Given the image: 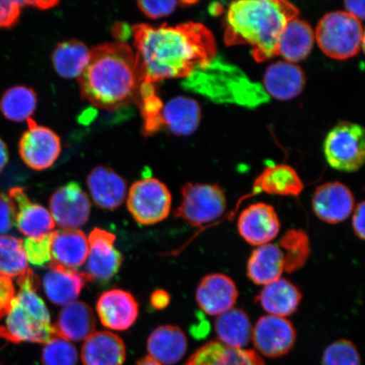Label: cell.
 Segmentation results:
<instances>
[{"label":"cell","mask_w":365,"mask_h":365,"mask_svg":"<svg viewBox=\"0 0 365 365\" xmlns=\"http://www.w3.org/2000/svg\"><path fill=\"white\" fill-rule=\"evenodd\" d=\"M137 66L145 83L185 79L216 58L215 38L202 23L132 27Z\"/></svg>","instance_id":"6da1fadb"},{"label":"cell","mask_w":365,"mask_h":365,"mask_svg":"<svg viewBox=\"0 0 365 365\" xmlns=\"http://www.w3.org/2000/svg\"><path fill=\"white\" fill-rule=\"evenodd\" d=\"M78 81L82 98L108 111L138 103L143 83L135 53L123 42L91 48L88 66Z\"/></svg>","instance_id":"7a4b0ae2"},{"label":"cell","mask_w":365,"mask_h":365,"mask_svg":"<svg viewBox=\"0 0 365 365\" xmlns=\"http://www.w3.org/2000/svg\"><path fill=\"white\" fill-rule=\"evenodd\" d=\"M299 9L284 0H240L230 4L225 18L227 46L250 45L255 61L277 56L278 43Z\"/></svg>","instance_id":"3957f363"},{"label":"cell","mask_w":365,"mask_h":365,"mask_svg":"<svg viewBox=\"0 0 365 365\" xmlns=\"http://www.w3.org/2000/svg\"><path fill=\"white\" fill-rule=\"evenodd\" d=\"M182 86L216 103H235L253 108L269 99L261 85L250 81L240 68L216 58L191 73Z\"/></svg>","instance_id":"277c9868"},{"label":"cell","mask_w":365,"mask_h":365,"mask_svg":"<svg viewBox=\"0 0 365 365\" xmlns=\"http://www.w3.org/2000/svg\"><path fill=\"white\" fill-rule=\"evenodd\" d=\"M20 292L16 294L4 327L6 340L13 344L23 341L45 344L56 336L48 309L36 294L38 277L27 269L17 280Z\"/></svg>","instance_id":"5b68a950"},{"label":"cell","mask_w":365,"mask_h":365,"mask_svg":"<svg viewBox=\"0 0 365 365\" xmlns=\"http://www.w3.org/2000/svg\"><path fill=\"white\" fill-rule=\"evenodd\" d=\"M314 38L322 51L336 61L353 58L364 48L361 22L345 11L324 16L314 31Z\"/></svg>","instance_id":"8992f818"},{"label":"cell","mask_w":365,"mask_h":365,"mask_svg":"<svg viewBox=\"0 0 365 365\" xmlns=\"http://www.w3.org/2000/svg\"><path fill=\"white\" fill-rule=\"evenodd\" d=\"M181 195L175 216L195 227L217 220L227 209L226 195L217 185L189 182L182 187Z\"/></svg>","instance_id":"52a82bcc"},{"label":"cell","mask_w":365,"mask_h":365,"mask_svg":"<svg viewBox=\"0 0 365 365\" xmlns=\"http://www.w3.org/2000/svg\"><path fill=\"white\" fill-rule=\"evenodd\" d=\"M324 153L336 170L354 173L361 168L365 158L364 130L351 122H341L328 133Z\"/></svg>","instance_id":"ba28073f"},{"label":"cell","mask_w":365,"mask_h":365,"mask_svg":"<svg viewBox=\"0 0 365 365\" xmlns=\"http://www.w3.org/2000/svg\"><path fill=\"white\" fill-rule=\"evenodd\" d=\"M172 195L161 181L147 178L134 182L127 199V207L140 225H156L170 215Z\"/></svg>","instance_id":"9c48e42d"},{"label":"cell","mask_w":365,"mask_h":365,"mask_svg":"<svg viewBox=\"0 0 365 365\" xmlns=\"http://www.w3.org/2000/svg\"><path fill=\"white\" fill-rule=\"evenodd\" d=\"M27 124L29 130L23 134L19 144L22 161L31 170H48L61 155V138L49 128L36 124L31 118Z\"/></svg>","instance_id":"30bf717a"},{"label":"cell","mask_w":365,"mask_h":365,"mask_svg":"<svg viewBox=\"0 0 365 365\" xmlns=\"http://www.w3.org/2000/svg\"><path fill=\"white\" fill-rule=\"evenodd\" d=\"M296 339V330L289 319L270 314L258 319L251 336L258 354L272 359L290 353Z\"/></svg>","instance_id":"8fae6325"},{"label":"cell","mask_w":365,"mask_h":365,"mask_svg":"<svg viewBox=\"0 0 365 365\" xmlns=\"http://www.w3.org/2000/svg\"><path fill=\"white\" fill-rule=\"evenodd\" d=\"M91 208L88 195L77 182L63 185L49 200V212L56 225L63 230H76L85 225Z\"/></svg>","instance_id":"7c38bea8"},{"label":"cell","mask_w":365,"mask_h":365,"mask_svg":"<svg viewBox=\"0 0 365 365\" xmlns=\"http://www.w3.org/2000/svg\"><path fill=\"white\" fill-rule=\"evenodd\" d=\"M237 228L242 239L258 247L270 244L277 238L281 222L272 205L258 202L250 205L241 212Z\"/></svg>","instance_id":"4fadbf2b"},{"label":"cell","mask_w":365,"mask_h":365,"mask_svg":"<svg viewBox=\"0 0 365 365\" xmlns=\"http://www.w3.org/2000/svg\"><path fill=\"white\" fill-rule=\"evenodd\" d=\"M89 252L86 272L91 281H108L122 266L123 257L114 242L116 236L110 232L95 227L88 237Z\"/></svg>","instance_id":"5bb4252c"},{"label":"cell","mask_w":365,"mask_h":365,"mask_svg":"<svg viewBox=\"0 0 365 365\" xmlns=\"http://www.w3.org/2000/svg\"><path fill=\"white\" fill-rule=\"evenodd\" d=\"M355 207L354 195L341 182H328L314 191L312 208L316 216L328 225H339L348 219Z\"/></svg>","instance_id":"9a60e30c"},{"label":"cell","mask_w":365,"mask_h":365,"mask_svg":"<svg viewBox=\"0 0 365 365\" xmlns=\"http://www.w3.org/2000/svg\"><path fill=\"white\" fill-rule=\"evenodd\" d=\"M238 298L235 281L222 273L208 274L196 289V303L208 316L218 317L235 308Z\"/></svg>","instance_id":"2e32d148"},{"label":"cell","mask_w":365,"mask_h":365,"mask_svg":"<svg viewBox=\"0 0 365 365\" xmlns=\"http://www.w3.org/2000/svg\"><path fill=\"white\" fill-rule=\"evenodd\" d=\"M16 209V222L27 239H41L54 231L56 222L48 210L31 202L24 189L15 187L9 192Z\"/></svg>","instance_id":"e0dca14e"},{"label":"cell","mask_w":365,"mask_h":365,"mask_svg":"<svg viewBox=\"0 0 365 365\" xmlns=\"http://www.w3.org/2000/svg\"><path fill=\"white\" fill-rule=\"evenodd\" d=\"M97 312L105 327L113 331H126L138 317L139 304L129 292L112 289L100 296Z\"/></svg>","instance_id":"ac0fdd59"},{"label":"cell","mask_w":365,"mask_h":365,"mask_svg":"<svg viewBox=\"0 0 365 365\" xmlns=\"http://www.w3.org/2000/svg\"><path fill=\"white\" fill-rule=\"evenodd\" d=\"M49 270L46 272L43 285L46 295L56 305H66L75 302L81 290L91 278L86 272L76 269L49 264Z\"/></svg>","instance_id":"d6986e66"},{"label":"cell","mask_w":365,"mask_h":365,"mask_svg":"<svg viewBox=\"0 0 365 365\" xmlns=\"http://www.w3.org/2000/svg\"><path fill=\"white\" fill-rule=\"evenodd\" d=\"M86 182L91 198L98 207L113 211L124 203L127 194L126 181L113 168L96 167L89 173Z\"/></svg>","instance_id":"ffe728a7"},{"label":"cell","mask_w":365,"mask_h":365,"mask_svg":"<svg viewBox=\"0 0 365 365\" xmlns=\"http://www.w3.org/2000/svg\"><path fill=\"white\" fill-rule=\"evenodd\" d=\"M305 75L294 63L280 61L272 63L264 72L263 88L266 93L279 101H289L302 93Z\"/></svg>","instance_id":"44dd1931"},{"label":"cell","mask_w":365,"mask_h":365,"mask_svg":"<svg viewBox=\"0 0 365 365\" xmlns=\"http://www.w3.org/2000/svg\"><path fill=\"white\" fill-rule=\"evenodd\" d=\"M303 294L298 287L285 278L264 286L255 301L270 316L289 317L299 309Z\"/></svg>","instance_id":"7402d4cb"},{"label":"cell","mask_w":365,"mask_h":365,"mask_svg":"<svg viewBox=\"0 0 365 365\" xmlns=\"http://www.w3.org/2000/svg\"><path fill=\"white\" fill-rule=\"evenodd\" d=\"M125 358L124 341L110 331L93 332L86 339L81 349L84 365H123Z\"/></svg>","instance_id":"603a6c76"},{"label":"cell","mask_w":365,"mask_h":365,"mask_svg":"<svg viewBox=\"0 0 365 365\" xmlns=\"http://www.w3.org/2000/svg\"><path fill=\"white\" fill-rule=\"evenodd\" d=\"M187 349V336L181 328L177 326L159 327L148 337L149 356L162 365L179 363L185 357Z\"/></svg>","instance_id":"cb8c5ba5"},{"label":"cell","mask_w":365,"mask_h":365,"mask_svg":"<svg viewBox=\"0 0 365 365\" xmlns=\"http://www.w3.org/2000/svg\"><path fill=\"white\" fill-rule=\"evenodd\" d=\"M88 252V240L83 232L78 230L53 231L49 264L76 269L86 262Z\"/></svg>","instance_id":"d4e9b609"},{"label":"cell","mask_w":365,"mask_h":365,"mask_svg":"<svg viewBox=\"0 0 365 365\" xmlns=\"http://www.w3.org/2000/svg\"><path fill=\"white\" fill-rule=\"evenodd\" d=\"M185 365H264V362L254 350L232 349L211 341L196 350Z\"/></svg>","instance_id":"484cf974"},{"label":"cell","mask_w":365,"mask_h":365,"mask_svg":"<svg viewBox=\"0 0 365 365\" xmlns=\"http://www.w3.org/2000/svg\"><path fill=\"white\" fill-rule=\"evenodd\" d=\"M284 272V253L279 246L271 243L255 248L246 266V274L255 285L271 284L279 279Z\"/></svg>","instance_id":"4316f807"},{"label":"cell","mask_w":365,"mask_h":365,"mask_svg":"<svg viewBox=\"0 0 365 365\" xmlns=\"http://www.w3.org/2000/svg\"><path fill=\"white\" fill-rule=\"evenodd\" d=\"M96 317L89 305L75 301L66 305L53 326L56 336L67 341L86 340L94 332Z\"/></svg>","instance_id":"83f0119b"},{"label":"cell","mask_w":365,"mask_h":365,"mask_svg":"<svg viewBox=\"0 0 365 365\" xmlns=\"http://www.w3.org/2000/svg\"><path fill=\"white\" fill-rule=\"evenodd\" d=\"M316 41L314 31L308 22L296 17L287 23L281 35L277 56L285 61L297 63L309 56Z\"/></svg>","instance_id":"f1b7e54d"},{"label":"cell","mask_w":365,"mask_h":365,"mask_svg":"<svg viewBox=\"0 0 365 365\" xmlns=\"http://www.w3.org/2000/svg\"><path fill=\"white\" fill-rule=\"evenodd\" d=\"M202 118V112L197 102L186 97L173 98L163 105L162 120L173 134L190 135L197 130Z\"/></svg>","instance_id":"f546056e"},{"label":"cell","mask_w":365,"mask_h":365,"mask_svg":"<svg viewBox=\"0 0 365 365\" xmlns=\"http://www.w3.org/2000/svg\"><path fill=\"white\" fill-rule=\"evenodd\" d=\"M303 190L304 184L298 173L287 165L264 168L254 182L255 194L264 192L273 195L298 196Z\"/></svg>","instance_id":"4dcf8cb0"},{"label":"cell","mask_w":365,"mask_h":365,"mask_svg":"<svg viewBox=\"0 0 365 365\" xmlns=\"http://www.w3.org/2000/svg\"><path fill=\"white\" fill-rule=\"evenodd\" d=\"M214 327L217 341L232 349H245L252 336L253 327L248 314L238 308L217 317Z\"/></svg>","instance_id":"1f68e13d"},{"label":"cell","mask_w":365,"mask_h":365,"mask_svg":"<svg viewBox=\"0 0 365 365\" xmlns=\"http://www.w3.org/2000/svg\"><path fill=\"white\" fill-rule=\"evenodd\" d=\"M90 58V49L79 40L59 43L53 53L54 70L63 78H79Z\"/></svg>","instance_id":"d6a6232c"},{"label":"cell","mask_w":365,"mask_h":365,"mask_svg":"<svg viewBox=\"0 0 365 365\" xmlns=\"http://www.w3.org/2000/svg\"><path fill=\"white\" fill-rule=\"evenodd\" d=\"M38 98L34 89L16 86L8 89L0 100V111L7 120L27 121L36 110Z\"/></svg>","instance_id":"836d02e7"},{"label":"cell","mask_w":365,"mask_h":365,"mask_svg":"<svg viewBox=\"0 0 365 365\" xmlns=\"http://www.w3.org/2000/svg\"><path fill=\"white\" fill-rule=\"evenodd\" d=\"M278 246L284 253V272L287 273L300 270L307 264L312 253L307 232L297 228L286 231Z\"/></svg>","instance_id":"e575fe53"},{"label":"cell","mask_w":365,"mask_h":365,"mask_svg":"<svg viewBox=\"0 0 365 365\" xmlns=\"http://www.w3.org/2000/svg\"><path fill=\"white\" fill-rule=\"evenodd\" d=\"M29 269L24 241L16 237L0 236V275L7 277L21 276Z\"/></svg>","instance_id":"d590c367"},{"label":"cell","mask_w":365,"mask_h":365,"mask_svg":"<svg viewBox=\"0 0 365 365\" xmlns=\"http://www.w3.org/2000/svg\"><path fill=\"white\" fill-rule=\"evenodd\" d=\"M144 118L145 135L157 133L163 127L162 110L163 103L156 94L154 84L141 83L139 101L137 103Z\"/></svg>","instance_id":"8d00e7d4"},{"label":"cell","mask_w":365,"mask_h":365,"mask_svg":"<svg viewBox=\"0 0 365 365\" xmlns=\"http://www.w3.org/2000/svg\"><path fill=\"white\" fill-rule=\"evenodd\" d=\"M78 354L70 341L56 336L44 344L42 352L43 365H76Z\"/></svg>","instance_id":"74e56055"},{"label":"cell","mask_w":365,"mask_h":365,"mask_svg":"<svg viewBox=\"0 0 365 365\" xmlns=\"http://www.w3.org/2000/svg\"><path fill=\"white\" fill-rule=\"evenodd\" d=\"M322 365H361V358L352 341L340 339L324 351Z\"/></svg>","instance_id":"f35d334b"},{"label":"cell","mask_w":365,"mask_h":365,"mask_svg":"<svg viewBox=\"0 0 365 365\" xmlns=\"http://www.w3.org/2000/svg\"><path fill=\"white\" fill-rule=\"evenodd\" d=\"M53 232L43 238L25 240L24 249L27 261L38 267L45 266L51 262Z\"/></svg>","instance_id":"ab89813d"},{"label":"cell","mask_w":365,"mask_h":365,"mask_svg":"<svg viewBox=\"0 0 365 365\" xmlns=\"http://www.w3.org/2000/svg\"><path fill=\"white\" fill-rule=\"evenodd\" d=\"M195 3L187 1H138L137 6L145 16L155 20L171 15L178 7L184 6V4L190 6V4Z\"/></svg>","instance_id":"60d3db41"},{"label":"cell","mask_w":365,"mask_h":365,"mask_svg":"<svg viewBox=\"0 0 365 365\" xmlns=\"http://www.w3.org/2000/svg\"><path fill=\"white\" fill-rule=\"evenodd\" d=\"M23 1H7L0 0V29H8L19 20Z\"/></svg>","instance_id":"b9f144b4"},{"label":"cell","mask_w":365,"mask_h":365,"mask_svg":"<svg viewBox=\"0 0 365 365\" xmlns=\"http://www.w3.org/2000/svg\"><path fill=\"white\" fill-rule=\"evenodd\" d=\"M16 209L9 195L0 193V235L7 234L15 226Z\"/></svg>","instance_id":"7bdbcfd3"},{"label":"cell","mask_w":365,"mask_h":365,"mask_svg":"<svg viewBox=\"0 0 365 365\" xmlns=\"http://www.w3.org/2000/svg\"><path fill=\"white\" fill-rule=\"evenodd\" d=\"M16 296L11 278L0 275V319L10 312Z\"/></svg>","instance_id":"ee69618b"},{"label":"cell","mask_w":365,"mask_h":365,"mask_svg":"<svg viewBox=\"0 0 365 365\" xmlns=\"http://www.w3.org/2000/svg\"><path fill=\"white\" fill-rule=\"evenodd\" d=\"M364 202H361L355 205L352 213V227L356 236L359 240H364Z\"/></svg>","instance_id":"f6af8a7d"},{"label":"cell","mask_w":365,"mask_h":365,"mask_svg":"<svg viewBox=\"0 0 365 365\" xmlns=\"http://www.w3.org/2000/svg\"><path fill=\"white\" fill-rule=\"evenodd\" d=\"M364 4V0H349L344 3L345 12L361 22L365 15Z\"/></svg>","instance_id":"bcb514c9"},{"label":"cell","mask_w":365,"mask_h":365,"mask_svg":"<svg viewBox=\"0 0 365 365\" xmlns=\"http://www.w3.org/2000/svg\"><path fill=\"white\" fill-rule=\"evenodd\" d=\"M150 304L155 309H165L170 304V295L165 290H156L150 296Z\"/></svg>","instance_id":"7dc6e473"},{"label":"cell","mask_w":365,"mask_h":365,"mask_svg":"<svg viewBox=\"0 0 365 365\" xmlns=\"http://www.w3.org/2000/svg\"><path fill=\"white\" fill-rule=\"evenodd\" d=\"M9 161V152L7 145L2 139H0V173L7 165Z\"/></svg>","instance_id":"c3c4849f"},{"label":"cell","mask_w":365,"mask_h":365,"mask_svg":"<svg viewBox=\"0 0 365 365\" xmlns=\"http://www.w3.org/2000/svg\"><path fill=\"white\" fill-rule=\"evenodd\" d=\"M24 6H30L41 9V10H47V9L53 8L59 4L58 1H23Z\"/></svg>","instance_id":"681fc988"},{"label":"cell","mask_w":365,"mask_h":365,"mask_svg":"<svg viewBox=\"0 0 365 365\" xmlns=\"http://www.w3.org/2000/svg\"><path fill=\"white\" fill-rule=\"evenodd\" d=\"M114 36H116L117 38L120 40H125L128 38L130 34L129 27L125 24H120V26H116L114 27Z\"/></svg>","instance_id":"f907efd6"},{"label":"cell","mask_w":365,"mask_h":365,"mask_svg":"<svg viewBox=\"0 0 365 365\" xmlns=\"http://www.w3.org/2000/svg\"><path fill=\"white\" fill-rule=\"evenodd\" d=\"M137 365H162V364L157 362L156 360H154L153 358H150V356H148V357H145V358L139 360L138 363H137Z\"/></svg>","instance_id":"816d5d0a"},{"label":"cell","mask_w":365,"mask_h":365,"mask_svg":"<svg viewBox=\"0 0 365 365\" xmlns=\"http://www.w3.org/2000/svg\"><path fill=\"white\" fill-rule=\"evenodd\" d=\"M0 339H6V336H4V329L3 326H0Z\"/></svg>","instance_id":"f5cc1de1"},{"label":"cell","mask_w":365,"mask_h":365,"mask_svg":"<svg viewBox=\"0 0 365 365\" xmlns=\"http://www.w3.org/2000/svg\"><path fill=\"white\" fill-rule=\"evenodd\" d=\"M0 365H2V364H0Z\"/></svg>","instance_id":"db71d44e"}]
</instances>
